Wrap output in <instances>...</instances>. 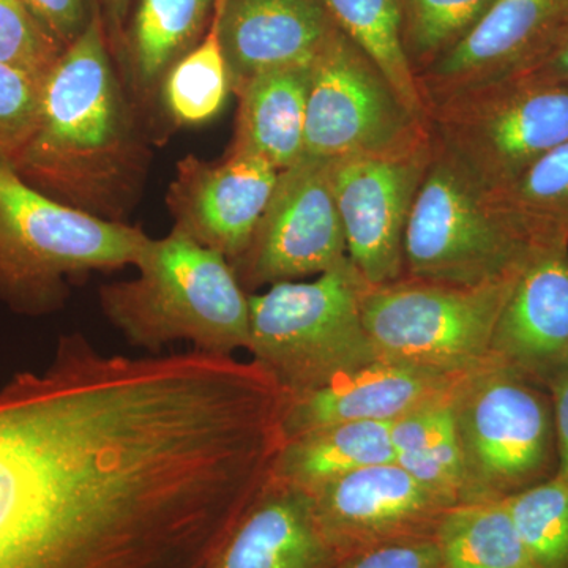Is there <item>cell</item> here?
<instances>
[{
	"mask_svg": "<svg viewBox=\"0 0 568 568\" xmlns=\"http://www.w3.org/2000/svg\"><path fill=\"white\" fill-rule=\"evenodd\" d=\"M488 197L534 248L568 246V141Z\"/></svg>",
	"mask_w": 568,
	"mask_h": 568,
	"instance_id": "44dd1931",
	"label": "cell"
},
{
	"mask_svg": "<svg viewBox=\"0 0 568 568\" xmlns=\"http://www.w3.org/2000/svg\"><path fill=\"white\" fill-rule=\"evenodd\" d=\"M537 250L435 142L407 220L403 278L467 287L507 282Z\"/></svg>",
	"mask_w": 568,
	"mask_h": 568,
	"instance_id": "52a82bcc",
	"label": "cell"
},
{
	"mask_svg": "<svg viewBox=\"0 0 568 568\" xmlns=\"http://www.w3.org/2000/svg\"><path fill=\"white\" fill-rule=\"evenodd\" d=\"M392 424L349 422L291 437L276 455L272 477L312 495L355 470L395 463Z\"/></svg>",
	"mask_w": 568,
	"mask_h": 568,
	"instance_id": "ffe728a7",
	"label": "cell"
},
{
	"mask_svg": "<svg viewBox=\"0 0 568 568\" xmlns=\"http://www.w3.org/2000/svg\"><path fill=\"white\" fill-rule=\"evenodd\" d=\"M439 549L433 538L395 541L347 556L335 568H436Z\"/></svg>",
	"mask_w": 568,
	"mask_h": 568,
	"instance_id": "d6a6232c",
	"label": "cell"
},
{
	"mask_svg": "<svg viewBox=\"0 0 568 568\" xmlns=\"http://www.w3.org/2000/svg\"><path fill=\"white\" fill-rule=\"evenodd\" d=\"M473 376L435 375L390 362H373L316 390L286 395L282 417L284 440L349 422L392 424L426 406L454 398Z\"/></svg>",
	"mask_w": 568,
	"mask_h": 568,
	"instance_id": "2e32d148",
	"label": "cell"
},
{
	"mask_svg": "<svg viewBox=\"0 0 568 568\" xmlns=\"http://www.w3.org/2000/svg\"><path fill=\"white\" fill-rule=\"evenodd\" d=\"M347 39L386 74L403 102L426 119L416 77L403 48V18L399 0H317Z\"/></svg>",
	"mask_w": 568,
	"mask_h": 568,
	"instance_id": "d4e9b609",
	"label": "cell"
},
{
	"mask_svg": "<svg viewBox=\"0 0 568 568\" xmlns=\"http://www.w3.org/2000/svg\"><path fill=\"white\" fill-rule=\"evenodd\" d=\"M276 178L278 171L253 153L231 151L216 163L185 156L168 193L175 230L233 265L248 248Z\"/></svg>",
	"mask_w": 568,
	"mask_h": 568,
	"instance_id": "5bb4252c",
	"label": "cell"
},
{
	"mask_svg": "<svg viewBox=\"0 0 568 568\" xmlns=\"http://www.w3.org/2000/svg\"><path fill=\"white\" fill-rule=\"evenodd\" d=\"M41 85L32 74L0 62V163L20 159L39 119Z\"/></svg>",
	"mask_w": 568,
	"mask_h": 568,
	"instance_id": "f1b7e54d",
	"label": "cell"
},
{
	"mask_svg": "<svg viewBox=\"0 0 568 568\" xmlns=\"http://www.w3.org/2000/svg\"><path fill=\"white\" fill-rule=\"evenodd\" d=\"M463 457L462 503H488L556 476L549 392L499 368L477 373L454 398Z\"/></svg>",
	"mask_w": 568,
	"mask_h": 568,
	"instance_id": "ba28073f",
	"label": "cell"
},
{
	"mask_svg": "<svg viewBox=\"0 0 568 568\" xmlns=\"http://www.w3.org/2000/svg\"><path fill=\"white\" fill-rule=\"evenodd\" d=\"M433 153L429 132L402 151L332 160V192L347 257L368 286L395 283L405 275L407 220Z\"/></svg>",
	"mask_w": 568,
	"mask_h": 568,
	"instance_id": "8fae6325",
	"label": "cell"
},
{
	"mask_svg": "<svg viewBox=\"0 0 568 568\" xmlns=\"http://www.w3.org/2000/svg\"><path fill=\"white\" fill-rule=\"evenodd\" d=\"M62 52L22 0H0V62L43 81Z\"/></svg>",
	"mask_w": 568,
	"mask_h": 568,
	"instance_id": "f546056e",
	"label": "cell"
},
{
	"mask_svg": "<svg viewBox=\"0 0 568 568\" xmlns=\"http://www.w3.org/2000/svg\"><path fill=\"white\" fill-rule=\"evenodd\" d=\"M310 493L268 478L223 541L212 568H335Z\"/></svg>",
	"mask_w": 568,
	"mask_h": 568,
	"instance_id": "ac0fdd59",
	"label": "cell"
},
{
	"mask_svg": "<svg viewBox=\"0 0 568 568\" xmlns=\"http://www.w3.org/2000/svg\"><path fill=\"white\" fill-rule=\"evenodd\" d=\"M517 276L476 287L413 278L366 287L362 315L377 361L458 377L495 368L493 332Z\"/></svg>",
	"mask_w": 568,
	"mask_h": 568,
	"instance_id": "5b68a950",
	"label": "cell"
},
{
	"mask_svg": "<svg viewBox=\"0 0 568 568\" xmlns=\"http://www.w3.org/2000/svg\"><path fill=\"white\" fill-rule=\"evenodd\" d=\"M312 63L264 71L239 97L237 130L231 151L253 153L286 170L304 156L306 102Z\"/></svg>",
	"mask_w": 568,
	"mask_h": 568,
	"instance_id": "d6986e66",
	"label": "cell"
},
{
	"mask_svg": "<svg viewBox=\"0 0 568 568\" xmlns=\"http://www.w3.org/2000/svg\"><path fill=\"white\" fill-rule=\"evenodd\" d=\"M136 278L100 287L104 316L134 347L159 354L175 342L219 355L248 351V293L223 254L182 231L151 239Z\"/></svg>",
	"mask_w": 568,
	"mask_h": 568,
	"instance_id": "7a4b0ae2",
	"label": "cell"
},
{
	"mask_svg": "<svg viewBox=\"0 0 568 568\" xmlns=\"http://www.w3.org/2000/svg\"><path fill=\"white\" fill-rule=\"evenodd\" d=\"M162 88L164 108L181 125H201L222 112L231 80L215 18L203 41L166 71Z\"/></svg>",
	"mask_w": 568,
	"mask_h": 568,
	"instance_id": "484cf974",
	"label": "cell"
},
{
	"mask_svg": "<svg viewBox=\"0 0 568 568\" xmlns=\"http://www.w3.org/2000/svg\"><path fill=\"white\" fill-rule=\"evenodd\" d=\"M496 2L497 0H399L403 48L414 77L457 47L484 20Z\"/></svg>",
	"mask_w": 568,
	"mask_h": 568,
	"instance_id": "4316f807",
	"label": "cell"
},
{
	"mask_svg": "<svg viewBox=\"0 0 568 568\" xmlns=\"http://www.w3.org/2000/svg\"><path fill=\"white\" fill-rule=\"evenodd\" d=\"M436 568H447L446 566H444L443 562L439 564V566H437Z\"/></svg>",
	"mask_w": 568,
	"mask_h": 568,
	"instance_id": "8d00e7d4",
	"label": "cell"
},
{
	"mask_svg": "<svg viewBox=\"0 0 568 568\" xmlns=\"http://www.w3.org/2000/svg\"><path fill=\"white\" fill-rule=\"evenodd\" d=\"M429 134L375 62L336 31L312 62L304 155L320 160L402 151Z\"/></svg>",
	"mask_w": 568,
	"mask_h": 568,
	"instance_id": "9c48e42d",
	"label": "cell"
},
{
	"mask_svg": "<svg viewBox=\"0 0 568 568\" xmlns=\"http://www.w3.org/2000/svg\"><path fill=\"white\" fill-rule=\"evenodd\" d=\"M489 354L495 368L547 392L568 375V246L530 256L497 317Z\"/></svg>",
	"mask_w": 568,
	"mask_h": 568,
	"instance_id": "9a60e30c",
	"label": "cell"
},
{
	"mask_svg": "<svg viewBox=\"0 0 568 568\" xmlns=\"http://www.w3.org/2000/svg\"><path fill=\"white\" fill-rule=\"evenodd\" d=\"M0 568H41L31 537L22 525L11 485L6 437L0 420Z\"/></svg>",
	"mask_w": 568,
	"mask_h": 568,
	"instance_id": "4dcf8cb0",
	"label": "cell"
},
{
	"mask_svg": "<svg viewBox=\"0 0 568 568\" xmlns=\"http://www.w3.org/2000/svg\"><path fill=\"white\" fill-rule=\"evenodd\" d=\"M368 283L349 260L313 282L248 294L250 346L287 396L306 394L377 361L362 315Z\"/></svg>",
	"mask_w": 568,
	"mask_h": 568,
	"instance_id": "277c9868",
	"label": "cell"
},
{
	"mask_svg": "<svg viewBox=\"0 0 568 568\" xmlns=\"http://www.w3.org/2000/svg\"><path fill=\"white\" fill-rule=\"evenodd\" d=\"M100 3H102L104 11H106L111 26L114 24L115 28H119V26H122L123 20H125L126 13H129L132 0H100Z\"/></svg>",
	"mask_w": 568,
	"mask_h": 568,
	"instance_id": "d590c367",
	"label": "cell"
},
{
	"mask_svg": "<svg viewBox=\"0 0 568 568\" xmlns=\"http://www.w3.org/2000/svg\"><path fill=\"white\" fill-rule=\"evenodd\" d=\"M216 0H140L129 33L134 81L152 89L193 50L213 17Z\"/></svg>",
	"mask_w": 568,
	"mask_h": 568,
	"instance_id": "7402d4cb",
	"label": "cell"
},
{
	"mask_svg": "<svg viewBox=\"0 0 568 568\" xmlns=\"http://www.w3.org/2000/svg\"><path fill=\"white\" fill-rule=\"evenodd\" d=\"M148 235L32 189L0 163V302L44 316L65 302L67 282L136 264Z\"/></svg>",
	"mask_w": 568,
	"mask_h": 568,
	"instance_id": "3957f363",
	"label": "cell"
},
{
	"mask_svg": "<svg viewBox=\"0 0 568 568\" xmlns=\"http://www.w3.org/2000/svg\"><path fill=\"white\" fill-rule=\"evenodd\" d=\"M429 132L478 189L495 194L568 141V84L515 78L448 97Z\"/></svg>",
	"mask_w": 568,
	"mask_h": 568,
	"instance_id": "8992f818",
	"label": "cell"
},
{
	"mask_svg": "<svg viewBox=\"0 0 568 568\" xmlns=\"http://www.w3.org/2000/svg\"><path fill=\"white\" fill-rule=\"evenodd\" d=\"M435 541L447 568H529L507 499L457 504Z\"/></svg>",
	"mask_w": 568,
	"mask_h": 568,
	"instance_id": "cb8c5ba5",
	"label": "cell"
},
{
	"mask_svg": "<svg viewBox=\"0 0 568 568\" xmlns=\"http://www.w3.org/2000/svg\"><path fill=\"white\" fill-rule=\"evenodd\" d=\"M519 78L568 84V31L537 65Z\"/></svg>",
	"mask_w": 568,
	"mask_h": 568,
	"instance_id": "e575fe53",
	"label": "cell"
},
{
	"mask_svg": "<svg viewBox=\"0 0 568 568\" xmlns=\"http://www.w3.org/2000/svg\"><path fill=\"white\" fill-rule=\"evenodd\" d=\"M555 409L556 448H558V469L556 477L568 485V375L560 377L549 390Z\"/></svg>",
	"mask_w": 568,
	"mask_h": 568,
	"instance_id": "836d02e7",
	"label": "cell"
},
{
	"mask_svg": "<svg viewBox=\"0 0 568 568\" xmlns=\"http://www.w3.org/2000/svg\"><path fill=\"white\" fill-rule=\"evenodd\" d=\"M213 18L234 93L264 71L308 65L338 31L317 0H216Z\"/></svg>",
	"mask_w": 568,
	"mask_h": 568,
	"instance_id": "e0dca14e",
	"label": "cell"
},
{
	"mask_svg": "<svg viewBox=\"0 0 568 568\" xmlns=\"http://www.w3.org/2000/svg\"><path fill=\"white\" fill-rule=\"evenodd\" d=\"M454 398L399 418L392 424L390 436L396 465L425 487L459 504L465 474Z\"/></svg>",
	"mask_w": 568,
	"mask_h": 568,
	"instance_id": "603a6c76",
	"label": "cell"
},
{
	"mask_svg": "<svg viewBox=\"0 0 568 568\" xmlns=\"http://www.w3.org/2000/svg\"><path fill=\"white\" fill-rule=\"evenodd\" d=\"M321 532L339 560L395 541L433 538L454 500L396 463L365 467L312 493Z\"/></svg>",
	"mask_w": 568,
	"mask_h": 568,
	"instance_id": "7c38bea8",
	"label": "cell"
},
{
	"mask_svg": "<svg viewBox=\"0 0 568 568\" xmlns=\"http://www.w3.org/2000/svg\"><path fill=\"white\" fill-rule=\"evenodd\" d=\"M507 500L529 568H568V485L555 476Z\"/></svg>",
	"mask_w": 568,
	"mask_h": 568,
	"instance_id": "83f0119b",
	"label": "cell"
},
{
	"mask_svg": "<svg viewBox=\"0 0 568 568\" xmlns=\"http://www.w3.org/2000/svg\"><path fill=\"white\" fill-rule=\"evenodd\" d=\"M568 31V0H497L457 47L417 74L426 111L448 97L528 73Z\"/></svg>",
	"mask_w": 568,
	"mask_h": 568,
	"instance_id": "4fadbf2b",
	"label": "cell"
},
{
	"mask_svg": "<svg viewBox=\"0 0 568 568\" xmlns=\"http://www.w3.org/2000/svg\"><path fill=\"white\" fill-rule=\"evenodd\" d=\"M331 163L304 155L278 171L248 248L233 264L246 293L275 283L301 282L349 260L332 192Z\"/></svg>",
	"mask_w": 568,
	"mask_h": 568,
	"instance_id": "30bf717a",
	"label": "cell"
},
{
	"mask_svg": "<svg viewBox=\"0 0 568 568\" xmlns=\"http://www.w3.org/2000/svg\"><path fill=\"white\" fill-rule=\"evenodd\" d=\"M33 20L62 51L84 32L93 7L89 0H22Z\"/></svg>",
	"mask_w": 568,
	"mask_h": 568,
	"instance_id": "1f68e13d",
	"label": "cell"
},
{
	"mask_svg": "<svg viewBox=\"0 0 568 568\" xmlns=\"http://www.w3.org/2000/svg\"><path fill=\"white\" fill-rule=\"evenodd\" d=\"M145 166V149L93 7L88 28L44 78L36 130L11 170L59 203L122 222Z\"/></svg>",
	"mask_w": 568,
	"mask_h": 568,
	"instance_id": "6da1fadb",
	"label": "cell"
}]
</instances>
